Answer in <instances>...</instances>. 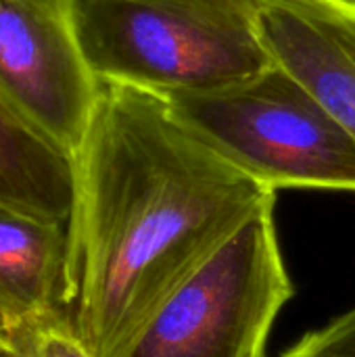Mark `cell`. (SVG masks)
Wrapping results in <instances>:
<instances>
[{
    "instance_id": "obj_1",
    "label": "cell",
    "mask_w": 355,
    "mask_h": 357,
    "mask_svg": "<svg viewBox=\"0 0 355 357\" xmlns=\"http://www.w3.org/2000/svg\"><path fill=\"white\" fill-rule=\"evenodd\" d=\"M272 201L159 94L100 82L67 224L71 324L90 356H121L163 297Z\"/></svg>"
},
{
    "instance_id": "obj_2",
    "label": "cell",
    "mask_w": 355,
    "mask_h": 357,
    "mask_svg": "<svg viewBox=\"0 0 355 357\" xmlns=\"http://www.w3.org/2000/svg\"><path fill=\"white\" fill-rule=\"evenodd\" d=\"M71 21L98 82L161 94L230 84L272 65L253 0H71Z\"/></svg>"
},
{
    "instance_id": "obj_3",
    "label": "cell",
    "mask_w": 355,
    "mask_h": 357,
    "mask_svg": "<svg viewBox=\"0 0 355 357\" xmlns=\"http://www.w3.org/2000/svg\"><path fill=\"white\" fill-rule=\"evenodd\" d=\"M159 96L184 128L274 192H355V140L276 65L230 84Z\"/></svg>"
},
{
    "instance_id": "obj_4",
    "label": "cell",
    "mask_w": 355,
    "mask_h": 357,
    "mask_svg": "<svg viewBox=\"0 0 355 357\" xmlns=\"http://www.w3.org/2000/svg\"><path fill=\"white\" fill-rule=\"evenodd\" d=\"M274 205L245 220L176 284L119 357H266L276 316L295 293Z\"/></svg>"
},
{
    "instance_id": "obj_5",
    "label": "cell",
    "mask_w": 355,
    "mask_h": 357,
    "mask_svg": "<svg viewBox=\"0 0 355 357\" xmlns=\"http://www.w3.org/2000/svg\"><path fill=\"white\" fill-rule=\"evenodd\" d=\"M98 92L71 0H0V94L73 159Z\"/></svg>"
},
{
    "instance_id": "obj_6",
    "label": "cell",
    "mask_w": 355,
    "mask_h": 357,
    "mask_svg": "<svg viewBox=\"0 0 355 357\" xmlns=\"http://www.w3.org/2000/svg\"><path fill=\"white\" fill-rule=\"evenodd\" d=\"M272 65L299 82L355 140L354 0H253Z\"/></svg>"
},
{
    "instance_id": "obj_7",
    "label": "cell",
    "mask_w": 355,
    "mask_h": 357,
    "mask_svg": "<svg viewBox=\"0 0 355 357\" xmlns=\"http://www.w3.org/2000/svg\"><path fill=\"white\" fill-rule=\"evenodd\" d=\"M52 312L71 314L67 224L0 205V328Z\"/></svg>"
},
{
    "instance_id": "obj_8",
    "label": "cell",
    "mask_w": 355,
    "mask_h": 357,
    "mask_svg": "<svg viewBox=\"0 0 355 357\" xmlns=\"http://www.w3.org/2000/svg\"><path fill=\"white\" fill-rule=\"evenodd\" d=\"M75 159L0 94V205L69 224Z\"/></svg>"
},
{
    "instance_id": "obj_9",
    "label": "cell",
    "mask_w": 355,
    "mask_h": 357,
    "mask_svg": "<svg viewBox=\"0 0 355 357\" xmlns=\"http://www.w3.org/2000/svg\"><path fill=\"white\" fill-rule=\"evenodd\" d=\"M6 335L17 357H92L77 339L69 312L38 316Z\"/></svg>"
},
{
    "instance_id": "obj_10",
    "label": "cell",
    "mask_w": 355,
    "mask_h": 357,
    "mask_svg": "<svg viewBox=\"0 0 355 357\" xmlns=\"http://www.w3.org/2000/svg\"><path fill=\"white\" fill-rule=\"evenodd\" d=\"M280 357H355V305L328 324L303 335Z\"/></svg>"
},
{
    "instance_id": "obj_11",
    "label": "cell",
    "mask_w": 355,
    "mask_h": 357,
    "mask_svg": "<svg viewBox=\"0 0 355 357\" xmlns=\"http://www.w3.org/2000/svg\"><path fill=\"white\" fill-rule=\"evenodd\" d=\"M0 357H17L15 349H13V345H10L8 335H6L2 328H0Z\"/></svg>"
},
{
    "instance_id": "obj_12",
    "label": "cell",
    "mask_w": 355,
    "mask_h": 357,
    "mask_svg": "<svg viewBox=\"0 0 355 357\" xmlns=\"http://www.w3.org/2000/svg\"><path fill=\"white\" fill-rule=\"evenodd\" d=\"M354 2H355V0H354Z\"/></svg>"
}]
</instances>
